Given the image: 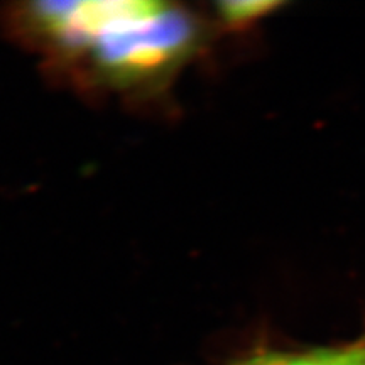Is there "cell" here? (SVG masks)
Masks as SVG:
<instances>
[{
	"instance_id": "1",
	"label": "cell",
	"mask_w": 365,
	"mask_h": 365,
	"mask_svg": "<svg viewBox=\"0 0 365 365\" xmlns=\"http://www.w3.org/2000/svg\"><path fill=\"white\" fill-rule=\"evenodd\" d=\"M240 365H365V341L322 352L262 355Z\"/></svg>"
},
{
	"instance_id": "2",
	"label": "cell",
	"mask_w": 365,
	"mask_h": 365,
	"mask_svg": "<svg viewBox=\"0 0 365 365\" xmlns=\"http://www.w3.org/2000/svg\"><path fill=\"white\" fill-rule=\"evenodd\" d=\"M274 7L271 2H228L222 4V16L228 24H247L267 14Z\"/></svg>"
}]
</instances>
